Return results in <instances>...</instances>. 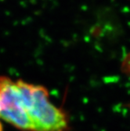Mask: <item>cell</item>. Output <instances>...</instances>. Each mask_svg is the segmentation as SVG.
<instances>
[{
    "label": "cell",
    "instance_id": "cell-3",
    "mask_svg": "<svg viewBox=\"0 0 130 131\" xmlns=\"http://www.w3.org/2000/svg\"><path fill=\"white\" fill-rule=\"evenodd\" d=\"M124 68H126L129 72H130V55L125 59V64H124Z\"/></svg>",
    "mask_w": 130,
    "mask_h": 131
},
{
    "label": "cell",
    "instance_id": "cell-2",
    "mask_svg": "<svg viewBox=\"0 0 130 131\" xmlns=\"http://www.w3.org/2000/svg\"><path fill=\"white\" fill-rule=\"evenodd\" d=\"M0 117L25 131H34L17 84L7 77H0Z\"/></svg>",
    "mask_w": 130,
    "mask_h": 131
},
{
    "label": "cell",
    "instance_id": "cell-1",
    "mask_svg": "<svg viewBox=\"0 0 130 131\" xmlns=\"http://www.w3.org/2000/svg\"><path fill=\"white\" fill-rule=\"evenodd\" d=\"M17 84L34 131H67L68 123L65 113L50 102L45 87L21 80L17 81Z\"/></svg>",
    "mask_w": 130,
    "mask_h": 131
}]
</instances>
